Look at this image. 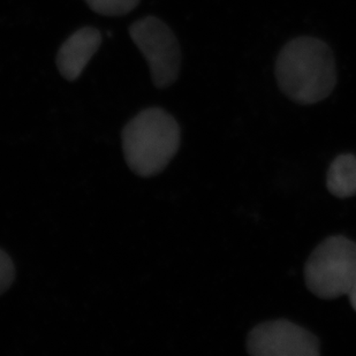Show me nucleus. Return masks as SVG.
Returning a JSON list of instances; mask_svg holds the SVG:
<instances>
[{"label": "nucleus", "mask_w": 356, "mask_h": 356, "mask_svg": "<svg viewBox=\"0 0 356 356\" xmlns=\"http://www.w3.org/2000/svg\"><path fill=\"white\" fill-rule=\"evenodd\" d=\"M181 131L170 113L159 108L140 112L122 131L124 159L142 178L159 175L180 147Z\"/></svg>", "instance_id": "obj_2"}, {"label": "nucleus", "mask_w": 356, "mask_h": 356, "mask_svg": "<svg viewBox=\"0 0 356 356\" xmlns=\"http://www.w3.org/2000/svg\"><path fill=\"white\" fill-rule=\"evenodd\" d=\"M102 44L101 31L83 27L65 40L57 54V67L66 80L75 81Z\"/></svg>", "instance_id": "obj_6"}, {"label": "nucleus", "mask_w": 356, "mask_h": 356, "mask_svg": "<svg viewBox=\"0 0 356 356\" xmlns=\"http://www.w3.org/2000/svg\"><path fill=\"white\" fill-rule=\"evenodd\" d=\"M275 70L280 90L298 104H316L336 87V60L329 45L319 38L289 40L279 52Z\"/></svg>", "instance_id": "obj_1"}, {"label": "nucleus", "mask_w": 356, "mask_h": 356, "mask_svg": "<svg viewBox=\"0 0 356 356\" xmlns=\"http://www.w3.org/2000/svg\"><path fill=\"white\" fill-rule=\"evenodd\" d=\"M247 350L254 356H318L319 341L313 333L294 323L278 319L250 331Z\"/></svg>", "instance_id": "obj_5"}, {"label": "nucleus", "mask_w": 356, "mask_h": 356, "mask_svg": "<svg viewBox=\"0 0 356 356\" xmlns=\"http://www.w3.org/2000/svg\"><path fill=\"white\" fill-rule=\"evenodd\" d=\"M348 298H350V302L353 307V309L356 312V282L355 285L353 286V289L348 293Z\"/></svg>", "instance_id": "obj_10"}, {"label": "nucleus", "mask_w": 356, "mask_h": 356, "mask_svg": "<svg viewBox=\"0 0 356 356\" xmlns=\"http://www.w3.org/2000/svg\"><path fill=\"white\" fill-rule=\"evenodd\" d=\"M15 279V269L10 256L0 249V296L10 289Z\"/></svg>", "instance_id": "obj_9"}, {"label": "nucleus", "mask_w": 356, "mask_h": 356, "mask_svg": "<svg viewBox=\"0 0 356 356\" xmlns=\"http://www.w3.org/2000/svg\"><path fill=\"white\" fill-rule=\"evenodd\" d=\"M305 279L319 299L348 296L356 282V242L343 236L325 238L307 261Z\"/></svg>", "instance_id": "obj_3"}, {"label": "nucleus", "mask_w": 356, "mask_h": 356, "mask_svg": "<svg viewBox=\"0 0 356 356\" xmlns=\"http://www.w3.org/2000/svg\"><path fill=\"white\" fill-rule=\"evenodd\" d=\"M95 13L105 17H122L134 10L140 0H84Z\"/></svg>", "instance_id": "obj_8"}, {"label": "nucleus", "mask_w": 356, "mask_h": 356, "mask_svg": "<svg viewBox=\"0 0 356 356\" xmlns=\"http://www.w3.org/2000/svg\"><path fill=\"white\" fill-rule=\"evenodd\" d=\"M129 35L148 61L156 87L175 83L181 67V51L168 24L155 17H142L129 27Z\"/></svg>", "instance_id": "obj_4"}, {"label": "nucleus", "mask_w": 356, "mask_h": 356, "mask_svg": "<svg viewBox=\"0 0 356 356\" xmlns=\"http://www.w3.org/2000/svg\"><path fill=\"white\" fill-rule=\"evenodd\" d=\"M326 187L333 196L348 198L356 195V156L345 154L330 165Z\"/></svg>", "instance_id": "obj_7"}]
</instances>
